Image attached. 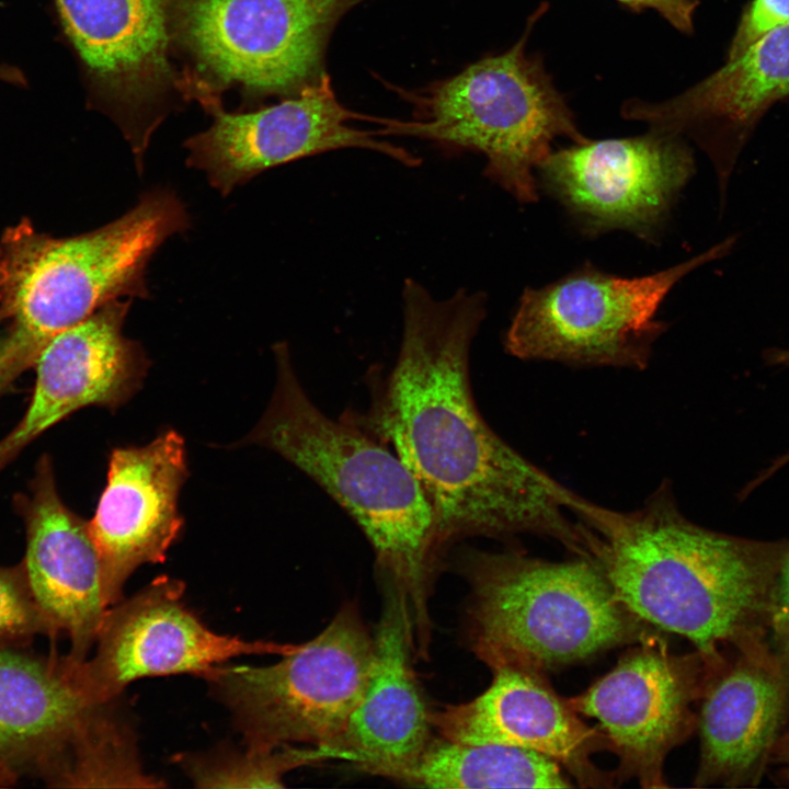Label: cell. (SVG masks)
Here are the masks:
<instances>
[{"label": "cell", "instance_id": "6da1fadb", "mask_svg": "<svg viewBox=\"0 0 789 789\" xmlns=\"http://www.w3.org/2000/svg\"><path fill=\"white\" fill-rule=\"evenodd\" d=\"M485 307L481 291L438 299L407 278L398 357L358 423L416 479L445 551L469 537L529 534L590 558L586 528L570 517L580 495L506 444L477 408L469 355Z\"/></svg>", "mask_w": 789, "mask_h": 789}, {"label": "cell", "instance_id": "7a4b0ae2", "mask_svg": "<svg viewBox=\"0 0 789 789\" xmlns=\"http://www.w3.org/2000/svg\"><path fill=\"white\" fill-rule=\"evenodd\" d=\"M574 513L590 530V553L616 598L640 620L708 656L767 642L788 539L699 526L681 513L668 483L631 512L581 498Z\"/></svg>", "mask_w": 789, "mask_h": 789}, {"label": "cell", "instance_id": "3957f363", "mask_svg": "<svg viewBox=\"0 0 789 789\" xmlns=\"http://www.w3.org/2000/svg\"><path fill=\"white\" fill-rule=\"evenodd\" d=\"M273 351L272 399L242 443L281 455L355 521L382 578L407 595L416 636L428 637L427 591L445 550L426 496L402 460L374 434L358 422L330 418L311 401L285 342Z\"/></svg>", "mask_w": 789, "mask_h": 789}, {"label": "cell", "instance_id": "277c9868", "mask_svg": "<svg viewBox=\"0 0 789 789\" xmlns=\"http://www.w3.org/2000/svg\"><path fill=\"white\" fill-rule=\"evenodd\" d=\"M188 227L179 196L156 187L122 217L83 235L52 238L26 222L10 228L0 249V318L11 323L0 353V389L34 364L56 334L112 300L147 298L151 256Z\"/></svg>", "mask_w": 789, "mask_h": 789}, {"label": "cell", "instance_id": "5b68a950", "mask_svg": "<svg viewBox=\"0 0 789 789\" xmlns=\"http://www.w3.org/2000/svg\"><path fill=\"white\" fill-rule=\"evenodd\" d=\"M455 561L469 586L467 642L491 670L545 673L655 633L616 598L593 559L466 547Z\"/></svg>", "mask_w": 789, "mask_h": 789}, {"label": "cell", "instance_id": "8992f818", "mask_svg": "<svg viewBox=\"0 0 789 789\" xmlns=\"http://www.w3.org/2000/svg\"><path fill=\"white\" fill-rule=\"evenodd\" d=\"M547 10L542 2L507 50L487 55L419 90L393 87L413 105L412 118L377 117L378 135L426 140L448 153L479 152L491 182L521 204L536 203V171L552 151V142L561 137L573 144L588 139L541 55L526 52L531 31Z\"/></svg>", "mask_w": 789, "mask_h": 789}, {"label": "cell", "instance_id": "52a82bcc", "mask_svg": "<svg viewBox=\"0 0 789 789\" xmlns=\"http://www.w3.org/2000/svg\"><path fill=\"white\" fill-rule=\"evenodd\" d=\"M374 656V634L347 603L318 636L291 644L276 663L217 664L198 676L230 709L248 750L307 744L339 752Z\"/></svg>", "mask_w": 789, "mask_h": 789}, {"label": "cell", "instance_id": "ba28073f", "mask_svg": "<svg viewBox=\"0 0 789 789\" xmlns=\"http://www.w3.org/2000/svg\"><path fill=\"white\" fill-rule=\"evenodd\" d=\"M733 243L725 239L643 276H618L586 262L542 287H527L505 335L506 351L522 359L642 369L667 328L656 313L668 293Z\"/></svg>", "mask_w": 789, "mask_h": 789}, {"label": "cell", "instance_id": "9c48e42d", "mask_svg": "<svg viewBox=\"0 0 789 789\" xmlns=\"http://www.w3.org/2000/svg\"><path fill=\"white\" fill-rule=\"evenodd\" d=\"M366 0H176L178 34L225 84L297 94L324 71L340 20Z\"/></svg>", "mask_w": 789, "mask_h": 789}, {"label": "cell", "instance_id": "30bf717a", "mask_svg": "<svg viewBox=\"0 0 789 789\" xmlns=\"http://www.w3.org/2000/svg\"><path fill=\"white\" fill-rule=\"evenodd\" d=\"M694 171L686 138L649 128L552 150L536 178L583 235L624 230L656 242Z\"/></svg>", "mask_w": 789, "mask_h": 789}, {"label": "cell", "instance_id": "8fae6325", "mask_svg": "<svg viewBox=\"0 0 789 789\" xmlns=\"http://www.w3.org/2000/svg\"><path fill=\"white\" fill-rule=\"evenodd\" d=\"M708 656L674 654L656 633L637 642L585 691L569 700L598 722L608 751L618 757L620 779L642 788H665L667 755L696 730Z\"/></svg>", "mask_w": 789, "mask_h": 789}, {"label": "cell", "instance_id": "7c38bea8", "mask_svg": "<svg viewBox=\"0 0 789 789\" xmlns=\"http://www.w3.org/2000/svg\"><path fill=\"white\" fill-rule=\"evenodd\" d=\"M215 105L211 126L185 142L186 164L203 171L222 196L271 168L341 149L375 151L407 167L421 163L376 129L353 126L352 121L373 123L375 116L345 107L327 73L295 96L259 111L227 113Z\"/></svg>", "mask_w": 789, "mask_h": 789}, {"label": "cell", "instance_id": "4fadbf2b", "mask_svg": "<svg viewBox=\"0 0 789 789\" xmlns=\"http://www.w3.org/2000/svg\"><path fill=\"white\" fill-rule=\"evenodd\" d=\"M184 590L183 582L163 575L108 607L94 656L76 665L80 686L91 702L114 701L138 678L199 675L231 658L282 655L290 648L211 631L184 603Z\"/></svg>", "mask_w": 789, "mask_h": 789}, {"label": "cell", "instance_id": "5bb4252c", "mask_svg": "<svg viewBox=\"0 0 789 789\" xmlns=\"http://www.w3.org/2000/svg\"><path fill=\"white\" fill-rule=\"evenodd\" d=\"M789 728V678L768 642L708 656L698 702L695 787H756Z\"/></svg>", "mask_w": 789, "mask_h": 789}, {"label": "cell", "instance_id": "9a60e30c", "mask_svg": "<svg viewBox=\"0 0 789 789\" xmlns=\"http://www.w3.org/2000/svg\"><path fill=\"white\" fill-rule=\"evenodd\" d=\"M187 473L184 439L174 430L147 445L112 450L106 485L88 522L110 606L122 599L132 573L163 562L180 536L178 499Z\"/></svg>", "mask_w": 789, "mask_h": 789}, {"label": "cell", "instance_id": "2e32d148", "mask_svg": "<svg viewBox=\"0 0 789 789\" xmlns=\"http://www.w3.org/2000/svg\"><path fill=\"white\" fill-rule=\"evenodd\" d=\"M789 96V23L750 45L681 94L653 103L630 99L625 119L689 138L711 160L721 194L737 156L765 113Z\"/></svg>", "mask_w": 789, "mask_h": 789}, {"label": "cell", "instance_id": "e0dca14e", "mask_svg": "<svg viewBox=\"0 0 789 789\" xmlns=\"http://www.w3.org/2000/svg\"><path fill=\"white\" fill-rule=\"evenodd\" d=\"M489 687L473 699L431 711L437 734L461 744L523 747L558 762L582 787H611L614 775L596 767L592 756L608 745L588 727L544 673L518 666L492 670Z\"/></svg>", "mask_w": 789, "mask_h": 789}, {"label": "cell", "instance_id": "ac0fdd59", "mask_svg": "<svg viewBox=\"0 0 789 789\" xmlns=\"http://www.w3.org/2000/svg\"><path fill=\"white\" fill-rule=\"evenodd\" d=\"M133 299H115L53 336L39 352L24 418L0 442V465L65 416L87 405L117 409L141 387L149 361L123 325Z\"/></svg>", "mask_w": 789, "mask_h": 789}, {"label": "cell", "instance_id": "d6986e66", "mask_svg": "<svg viewBox=\"0 0 789 789\" xmlns=\"http://www.w3.org/2000/svg\"><path fill=\"white\" fill-rule=\"evenodd\" d=\"M384 581L370 676L338 750L341 761L359 771L402 781L432 741L433 728L412 666L415 632L408 597Z\"/></svg>", "mask_w": 789, "mask_h": 789}, {"label": "cell", "instance_id": "ffe728a7", "mask_svg": "<svg viewBox=\"0 0 789 789\" xmlns=\"http://www.w3.org/2000/svg\"><path fill=\"white\" fill-rule=\"evenodd\" d=\"M26 526L22 568L32 596L52 637H68V655L85 660L110 607L102 564L89 523L60 501L47 466L36 483Z\"/></svg>", "mask_w": 789, "mask_h": 789}, {"label": "cell", "instance_id": "44dd1931", "mask_svg": "<svg viewBox=\"0 0 789 789\" xmlns=\"http://www.w3.org/2000/svg\"><path fill=\"white\" fill-rule=\"evenodd\" d=\"M0 644V761L47 777L103 705L89 700L76 660Z\"/></svg>", "mask_w": 789, "mask_h": 789}, {"label": "cell", "instance_id": "7402d4cb", "mask_svg": "<svg viewBox=\"0 0 789 789\" xmlns=\"http://www.w3.org/2000/svg\"><path fill=\"white\" fill-rule=\"evenodd\" d=\"M65 30L96 79L123 102L163 83L169 73L162 0H56Z\"/></svg>", "mask_w": 789, "mask_h": 789}, {"label": "cell", "instance_id": "603a6c76", "mask_svg": "<svg viewBox=\"0 0 789 789\" xmlns=\"http://www.w3.org/2000/svg\"><path fill=\"white\" fill-rule=\"evenodd\" d=\"M562 766L538 752L502 744L432 739L402 784L426 788H569Z\"/></svg>", "mask_w": 789, "mask_h": 789}, {"label": "cell", "instance_id": "cb8c5ba5", "mask_svg": "<svg viewBox=\"0 0 789 789\" xmlns=\"http://www.w3.org/2000/svg\"><path fill=\"white\" fill-rule=\"evenodd\" d=\"M112 702L102 705L47 776L58 787H162L141 768L134 735L117 718Z\"/></svg>", "mask_w": 789, "mask_h": 789}, {"label": "cell", "instance_id": "d4e9b609", "mask_svg": "<svg viewBox=\"0 0 789 789\" xmlns=\"http://www.w3.org/2000/svg\"><path fill=\"white\" fill-rule=\"evenodd\" d=\"M327 759H340L339 752L323 746L284 745L271 751L186 755L179 763L198 788H279L288 771Z\"/></svg>", "mask_w": 789, "mask_h": 789}, {"label": "cell", "instance_id": "484cf974", "mask_svg": "<svg viewBox=\"0 0 789 789\" xmlns=\"http://www.w3.org/2000/svg\"><path fill=\"white\" fill-rule=\"evenodd\" d=\"M52 631L27 585L22 564L0 567V641L12 645L26 643Z\"/></svg>", "mask_w": 789, "mask_h": 789}, {"label": "cell", "instance_id": "4316f807", "mask_svg": "<svg viewBox=\"0 0 789 789\" xmlns=\"http://www.w3.org/2000/svg\"><path fill=\"white\" fill-rule=\"evenodd\" d=\"M789 23V0H751L744 8L727 50L732 59L766 33Z\"/></svg>", "mask_w": 789, "mask_h": 789}, {"label": "cell", "instance_id": "83f0119b", "mask_svg": "<svg viewBox=\"0 0 789 789\" xmlns=\"http://www.w3.org/2000/svg\"><path fill=\"white\" fill-rule=\"evenodd\" d=\"M767 641L789 678V545L776 579Z\"/></svg>", "mask_w": 789, "mask_h": 789}, {"label": "cell", "instance_id": "f1b7e54d", "mask_svg": "<svg viewBox=\"0 0 789 789\" xmlns=\"http://www.w3.org/2000/svg\"><path fill=\"white\" fill-rule=\"evenodd\" d=\"M631 12L653 10L675 30L685 34L694 33V19L699 0H615Z\"/></svg>", "mask_w": 789, "mask_h": 789}, {"label": "cell", "instance_id": "f546056e", "mask_svg": "<svg viewBox=\"0 0 789 789\" xmlns=\"http://www.w3.org/2000/svg\"><path fill=\"white\" fill-rule=\"evenodd\" d=\"M767 776L780 787H789V728L776 742L769 758Z\"/></svg>", "mask_w": 789, "mask_h": 789}, {"label": "cell", "instance_id": "4dcf8cb0", "mask_svg": "<svg viewBox=\"0 0 789 789\" xmlns=\"http://www.w3.org/2000/svg\"><path fill=\"white\" fill-rule=\"evenodd\" d=\"M764 357L771 365H789V348L768 350Z\"/></svg>", "mask_w": 789, "mask_h": 789}, {"label": "cell", "instance_id": "1f68e13d", "mask_svg": "<svg viewBox=\"0 0 789 789\" xmlns=\"http://www.w3.org/2000/svg\"><path fill=\"white\" fill-rule=\"evenodd\" d=\"M787 462H789V451L781 457H779L766 471L761 474L755 482L751 483V489L757 485L758 483L763 482L765 479L770 477L773 473H775L777 470H779L782 466H785Z\"/></svg>", "mask_w": 789, "mask_h": 789}, {"label": "cell", "instance_id": "d6a6232c", "mask_svg": "<svg viewBox=\"0 0 789 789\" xmlns=\"http://www.w3.org/2000/svg\"><path fill=\"white\" fill-rule=\"evenodd\" d=\"M16 779V771L0 761V787L10 786Z\"/></svg>", "mask_w": 789, "mask_h": 789}, {"label": "cell", "instance_id": "836d02e7", "mask_svg": "<svg viewBox=\"0 0 789 789\" xmlns=\"http://www.w3.org/2000/svg\"><path fill=\"white\" fill-rule=\"evenodd\" d=\"M1 79L19 82L22 78L19 71L7 67H0V80Z\"/></svg>", "mask_w": 789, "mask_h": 789}, {"label": "cell", "instance_id": "e575fe53", "mask_svg": "<svg viewBox=\"0 0 789 789\" xmlns=\"http://www.w3.org/2000/svg\"><path fill=\"white\" fill-rule=\"evenodd\" d=\"M0 353H1V346H0Z\"/></svg>", "mask_w": 789, "mask_h": 789}]
</instances>
